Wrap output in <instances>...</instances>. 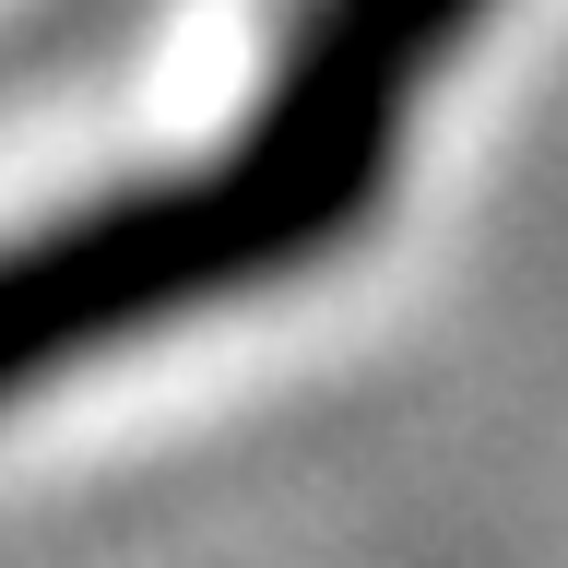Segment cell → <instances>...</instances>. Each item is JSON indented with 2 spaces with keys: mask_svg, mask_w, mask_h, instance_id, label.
I'll return each instance as SVG.
<instances>
[{
  "mask_svg": "<svg viewBox=\"0 0 568 568\" xmlns=\"http://www.w3.org/2000/svg\"><path fill=\"white\" fill-rule=\"evenodd\" d=\"M355 225H367V202L320 190L308 166H284L248 131L190 178H131V190L48 213L24 237H0V403H24L60 367L142 344L190 308H225L248 284L308 273Z\"/></svg>",
  "mask_w": 568,
  "mask_h": 568,
  "instance_id": "cell-1",
  "label": "cell"
},
{
  "mask_svg": "<svg viewBox=\"0 0 568 568\" xmlns=\"http://www.w3.org/2000/svg\"><path fill=\"white\" fill-rule=\"evenodd\" d=\"M474 24H486V0H296L273 83L248 106V142H273L284 166H308L320 190L379 213L390 154H403V106L426 95V71Z\"/></svg>",
  "mask_w": 568,
  "mask_h": 568,
  "instance_id": "cell-2",
  "label": "cell"
}]
</instances>
